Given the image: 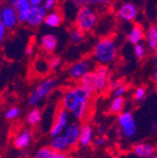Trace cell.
<instances>
[{"label": "cell", "instance_id": "1", "mask_svg": "<svg viewBox=\"0 0 157 158\" xmlns=\"http://www.w3.org/2000/svg\"><path fill=\"white\" fill-rule=\"evenodd\" d=\"M119 47L116 39L110 35L102 36L95 43L92 48V59L99 65L113 64L118 58Z\"/></svg>", "mask_w": 157, "mask_h": 158}, {"label": "cell", "instance_id": "2", "mask_svg": "<svg viewBox=\"0 0 157 158\" xmlns=\"http://www.w3.org/2000/svg\"><path fill=\"white\" fill-rule=\"evenodd\" d=\"M79 85L91 94L104 91L110 85V70L108 66L99 65L79 79Z\"/></svg>", "mask_w": 157, "mask_h": 158}, {"label": "cell", "instance_id": "3", "mask_svg": "<svg viewBox=\"0 0 157 158\" xmlns=\"http://www.w3.org/2000/svg\"><path fill=\"white\" fill-rule=\"evenodd\" d=\"M98 13H97L96 9L93 8V6L77 9L74 20L75 27L83 31L85 34L95 31V29H97V25H98Z\"/></svg>", "mask_w": 157, "mask_h": 158}, {"label": "cell", "instance_id": "4", "mask_svg": "<svg viewBox=\"0 0 157 158\" xmlns=\"http://www.w3.org/2000/svg\"><path fill=\"white\" fill-rule=\"evenodd\" d=\"M57 84H58V80L55 77H45L30 94L28 104L31 108L37 106L41 102H43L45 99H47L53 94V91L57 87Z\"/></svg>", "mask_w": 157, "mask_h": 158}, {"label": "cell", "instance_id": "5", "mask_svg": "<svg viewBox=\"0 0 157 158\" xmlns=\"http://www.w3.org/2000/svg\"><path fill=\"white\" fill-rule=\"evenodd\" d=\"M75 91H76V103H75L74 108L71 109V111L69 113L73 114L76 120H83L86 116L87 112H88V106L89 102L91 99V94L86 90V89L81 87L80 85H77L74 87Z\"/></svg>", "mask_w": 157, "mask_h": 158}, {"label": "cell", "instance_id": "6", "mask_svg": "<svg viewBox=\"0 0 157 158\" xmlns=\"http://www.w3.org/2000/svg\"><path fill=\"white\" fill-rule=\"evenodd\" d=\"M95 67L96 64L92 58L83 57V58L77 59L69 65L67 68V75L71 80H79L81 77L90 73Z\"/></svg>", "mask_w": 157, "mask_h": 158}, {"label": "cell", "instance_id": "7", "mask_svg": "<svg viewBox=\"0 0 157 158\" xmlns=\"http://www.w3.org/2000/svg\"><path fill=\"white\" fill-rule=\"evenodd\" d=\"M0 21L8 30V32H12L21 24L17 11L10 2H7L0 7Z\"/></svg>", "mask_w": 157, "mask_h": 158}, {"label": "cell", "instance_id": "8", "mask_svg": "<svg viewBox=\"0 0 157 158\" xmlns=\"http://www.w3.org/2000/svg\"><path fill=\"white\" fill-rule=\"evenodd\" d=\"M140 17V9L133 1H123L117 8V18L124 23H134Z\"/></svg>", "mask_w": 157, "mask_h": 158}, {"label": "cell", "instance_id": "9", "mask_svg": "<svg viewBox=\"0 0 157 158\" xmlns=\"http://www.w3.org/2000/svg\"><path fill=\"white\" fill-rule=\"evenodd\" d=\"M118 123L123 136L126 138H132L136 135L138 125L135 122L134 115L130 111H122L118 114Z\"/></svg>", "mask_w": 157, "mask_h": 158}, {"label": "cell", "instance_id": "10", "mask_svg": "<svg viewBox=\"0 0 157 158\" xmlns=\"http://www.w3.org/2000/svg\"><path fill=\"white\" fill-rule=\"evenodd\" d=\"M46 13L47 10L43 5L32 6L24 24H27L30 29H37L43 24Z\"/></svg>", "mask_w": 157, "mask_h": 158}, {"label": "cell", "instance_id": "11", "mask_svg": "<svg viewBox=\"0 0 157 158\" xmlns=\"http://www.w3.org/2000/svg\"><path fill=\"white\" fill-rule=\"evenodd\" d=\"M69 122H70V113L65 109L59 108L56 112V115H55L54 123H53L51 131H49V135L52 137H54V136L62 134L66 128V126L69 124Z\"/></svg>", "mask_w": 157, "mask_h": 158}, {"label": "cell", "instance_id": "12", "mask_svg": "<svg viewBox=\"0 0 157 158\" xmlns=\"http://www.w3.org/2000/svg\"><path fill=\"white\" fill-rule=\"evenodd\" d=\"M58 46V37L53 33H45L39 40V48L45 54H53Z\"/></svg>", "mask_w": 157, "mask_h": 158}, {"label": "cell", "instance_id": "13", "mask_svg": "<svg viewBox=\"0 0 157 158\" xmlns=\"http://www.w3.org/2000/svg\"><path fill=\"white\" fill-rule=\"evenodd\" d=\"M79 132H80V124L78 123H69L63 131V136L69 148H73L78 144Z\"/></svg>", "mask_w": 157, "mask_h": 158}, {"label": "cell", "instance_id": "14", "mask_svg": "<svg viewBox=\"0 0 157 158\" xmlns=\"http://www.w3.org/2000/svg\"><path fill=\"white\" fill-rule=\"evenodd\" d=\"M63 22H64V15L61 10L55 8V9L47 10L43 24L49 29H57L63 24Z\"/></svg>", "mask_w": 157, "mask_h": 158}, {"label": "cell", "instance_id": "15", "mask_svg": "<svg viewBox=\"0 0 157 158\" xmlns=\"http://www.w3.org/2000/svg\"><path fill=\"white\" fill-rule=\"evenodd\" d=\"M33 139L32 131L30 128H23L13 138V145L17 149H27Z\"/></svg>", "mask_w": 157, "mask_h": 158}, {"label": "cell", "instance_id": "16", "mask_svg": "<svg viewBox=\"0 0 157 158\" xmlns=\"http://www.w3.org/2000/svg\"><path fill=\"white\" fill-rule=\"evenodd\" d=\"M93 138H95V131L90 124L86 123L80 125V132H79V138L77 145L81 148H86L92 144Z\"/></svg>", "mask_w": 157, "mask_h": 158}, {"label": "cell", "instance_id": "17", "mask_svg": "<svg viewBox=\"0 0 157 158\" xmlns=\"http://www.w3.org/2000/svg\"><path fill=\"white\" fill-rule=\"evenodd\" d=\"M145 29L142 24H133L126 34V40L131 45L144 42Z\"/></svg>", "mask_w": 157, "mask_h": 158}, {"label": "cell", "instance_id": "18", "mask_svg": "<svg viewBox=\"0 0 157 158\" xmlns=\"http://www.w3.org/2000/svg\"><path fill=\"white\" fill-rule=\"evenodd\" d=\"M10 3L13 6V8L17 11L20 22L25 23V20H27L30 10H31V7H32V5L30 3L29 0H12Z\"/></svg>", "mask_w": 157, "mask_h": 158}, {"label": "cell", "instance_id": "19", "mask_svg": "<svg viewBox=\"0 0 157 158\" xmlns=\"http://www.w3.org/2000/svg\"><path fill=\"white\" fill-rule=\"evenodd\" d=\"M144 44L146 45L148 51L156 52L157 49V27L155 24H151L146 29L144 35Z\"/></svg>", "mask_w": 157, "mask_h": 158}, {"label": "cell", "instance_id": "20", "mask_svg": "<svg viewBox=\"0 0 157 158\" xmlns=\"http://www.w3.org/2000/svg\"><path fill=\"white\" fill-rule=\"evenodd\" d=\"M76 91H75L74 87H70V88H67L66 90H64L63 92V96L61 99V108L65 109L68 112L71 111V109L74 108L75 103H76Z\"/></svg>", "mask_w": 157, "mask_h": 158}, {"label": "cell", "instance_id": "21", "mask_svg": "<svg viewBox=\"0 0 157 158\" xmlns=\"http://www.w3.org/2000/svg\"><path fill=\"white\" fill-rule=\"evenodd\" d=\"M133 153L138 158H151L156 154V148L151 143H140L134 146Z\"/></svg>", "mask_w": 157, "mask_h": 158}, {"label": "cell", "instance_id": "22", "mask_svg": "<svg viewBox=\"0 0 157 158\" xmlns=\"http://www.w3.org/2000/svg\"><path fill=\"white\" fill-rule=\"evenodd\" d=\"M33 72L39 76H44L46 77L49 75V59H46L44 56H37L36 58L33 60L32 64Z\"/></svg>", "mask_w": 157, "mask_h": 158}, {"label": "cell", "instance_id": "23", "mask_svg": "<svg viewBox=\"0 0 157 158\" xmlns=\"http://www.w3.org/2000/svg\"><path fill=\"white\" fill-rule=\"evenodd\" d=\"M67 37H68V41L71 45L78 46V45H81L85 42L86 34H85L83 31H80L79 29H77L76 27H74L68 30V36Z\"/></svg>", "mask_w": 157, "mask_h": 158}, {"label": "cell", "instance_id": "24", "mask_svg": "<svg viewBox=\"0 0 157 158\" xmlns=\"http://www.w3.org/2000/svg\"><path fill=\"white\" fill-rule=\"evenodd\" d=\"M51 147L53 148L54 152H61V153H66L69 149L63 134H59V135H56L52 138Z\"/></svg>", "mask_w": 157, "mask_h": 158}, {"label": "cell", "instance_id": "25", "mask_svg": "<svg viewBox=\"0 0 157 158\" xmlns=\"http://www.w3.org/2000/svg\"><path fill=\"white\" fill-rule=\"evenodd\" d=\"M125 108V98L124 97H114L111 101L109 106V113L118 115L122 111H124Z\"/></svg>", "mask_w": 157, "mask_h": 158}, {"label": "cell", "instance_id": "26", "mask_svg": "<svg viewBox=\"0 0 157 158\" xmlns=\"http://www.w3.org/2000/svg\"><path fill=\"white\" fill-rule=\"evenodd\" d=\"M43 114H42V110L39 106H33L29 111L27 115V121L31 126H35L42 121Z\"/></svg>", "mask_w": 157, "mask_h": 158}, {"label": "cell", "instance_id": "27", "mask_svg": "<svg viewBox=\"0 0 157 158\" xmlns=\"http://www.w3.org/2000/svg\"><path fill=\"white\" fill-rule=\"evenodd\" d=\"M147 52H148V49H147V47H146V45L144 44V42L133 45V54H134V56L136 57V59H138V60L145 59V57L147 56Z\"/></svg>", "mask_w": 157, "mask_h": 158}, {"label": "cell", "instance_id": "28", "mask_svg": "<svg viewBox=\"0 0 157 158\" xmlns=\"http://www.w3.org/2000/svg\"><path fill=\"white\" fill-rule=\"evenodd\" d=\"M54 153L55 152L53 151V148L51 146H43V147L37 149L33 158H51Z\"/></svg>", "mask_w": 157, "mask_h": 158}, {"label": "cell", "instance_id": "29", "mask_svg": "<svg viewBox=\"0 0 157 158\" xmlns=\"http://www.w3.org/2000/svg\"><path fill=\"white\" fill-rule=\"evenodd\" d=\"M147 96V88L145 86H138L135 88L134 94H133V99L136 102H142Z\"/></svg>", "mask_w": 157, "mask_h": 158}, {"label": "cell", "instance_id": "30", "mask_svg": "<svg viewBox=\"0 0 157 158\" xmlns=\"http://www.w3.org/2000/svg\"><path fill=\"white\" fill-rule=\"evenodd\" d=\"M20 113H21V110H20L18 106H11L6 111L5 118L9 121H13V120H17L19 118Z\"/></svg>", "mask_w": 157, "mask_h": 158}, {"label": "cell", "instance_id": "31", "mask_svg": "<svg viewBox=\"0 0 157 158\" xmlns=\"http://www.w3.org/2000/svg\"><path fill=\"white\" fill-rule=\"evenodd\" d=\"M129 91V86L126 84H120L113 88V97H124Z\"/></svg>", "mask_w": 157, "mask_h": 158}, {"label": "cell", "instance_id": "32", "mask_svg": "<svg viewBox=\"0 0 157 158\" xmlns=\"http://www.w3.org/2000/svg\"><path fill=\"white\" fill-rule=\"evenodd\" d=\"M49 70H57L62 66V58L59 56H52L49 59Z\"/></svg>", "mask_w": 157, "mask_h": 158}, {"label": "cell", "instance_id": "33", "mask_svg": "<svg viewBox=\"0 0 157 158\" xmlns=\"http://www.w3.org/2000/svg\"><path fill=\"white\" fill-rule=\"evenodd\" d=\"M71 3L76 9L83 7H88V6H93V0H71Z\"/></svg>", "mask_w": 157, "mask_h": 158}, {"label": "cell", "instance_id": "34", "mask_svg": "<svg viewBox=\"0 0 157 158\" xmlns=\"http://www.w3.org/2000/svg\"><path fill=\"white\" fill-rule=\"evenodd\" d=\"M7 36H8V30L6 29L5 25H3L2 23H1V21H0V47L3 45Z\"/></svg>", "mask_w": 157, "mask_h": 158}, {"label": "cell", "instance_id": "35", "mask_svg": "<svg viewBox=\"0 0 157 158\" xmlns=\"http://www.w3.org/2000/svg\"><path fill=\"white\" fill-rule=\"evenodd\" d=\"M58 2H59V0H44L43 6L46 8V10H52V9L57 8Z\"/></svg>", "mask_w": 157, "mask_h": 158}, {"label": "cell", "instance_id": "36", "mask_svg": "<svg viewBox=\"0 0 157 158\" xmlns=\"http://www.w3.org/2000/svg\"><path fill=\"white\" fill-rule=\"evenodd\" d=\"M35 53V46L32 44H28L27 46H25L24 48V54L27 55V56H33Z\"/></svg>", "mask_w": 157, "mask_h": 158}, {"label": "cell", "instance_id": "37", "mask_svg": "<svg viewBox=\"0 0 157 158\" xmlns=\"http://www.w3.org/2000/svg\"><path fill=\"white\" fill-rule=\"evenodd\" d=\"M106 142H107L106 137H103V136H99V137L96 138L95 141H92V143L96 147H101V146H103L104 144H106Z\"/></svg>", "mask_w": 157, "mask_h": 158}, {"label": "cell", "instance_id": "38", "mask_svg": "<svg viewBox=\"0 0 157 158\" xmlns=\"http://www.w3.org/2000/svg\"><path fill=\"white\" fill-rule=\"evenodd\" d=\"M114 0H93V5H99V6H107L112 3Z\"/></svg>", "mask_w": 157, "mask_h": 158}, {"label": "cell", "instance_id": "39", "mask_svg": "<svg viewBox=\"0 0 157 158\" xmlns=\"http://www.w3.org/2000/svg\"><path fill=\"white\" fill-rule=\"evenodd\" d=\"M51 158H68V156H67L66 153H61V152H55L54 154H53V156H52Z\"/></svg>", "mask_w": 157, "mask_h": 158}, {"label": "cell", "instance_id": "40", "mask_svg": "<svg viewBox=\"0 0 157 158\" xmlns=\"http://www.w3.org/2000/svg\"><path fill=\"white\" fill-rule=\"evenodd\" d=\"M30 3L32 6H39V5H43L44 0H29Z\"/></svg>", "mask_w": 157, "mask_h": 158}, {"label": "cell", "instance_id": "41", "mask_svg": "<svg viewBox=\"0 0 157 158\" xmlns=\"http://www.w3.org/2000/svg\"><path fill=\"white\" fill-rule=\"evenodd\" d=\"M151 158H157V156H156V154H154V155H153V156H152V157H151Z\"/></svg>", "mask_w": 157, "mask_h": 158}, {"label": "cell", "instance_id": "42", "mask_svg": "<svg viewBox=\"0 0 157 158\" xmlns=\"http://www.w3.org/2000/svg\"><path fill=\"white\" fill-rule=\"evenodd\" d=\"M6 1H7V2H11V1H12V0H6Z\"/></svg>", "mask_w": 157, "mask_h": 158}, {"label": "cell", "instance_id": "43", "mask_svg": "<svg viewBox=\"0 0 157 158\" xmlns=\"http://www.w3.org/2000/svg\"><path fill=\"white\" fill-rule=\"evenodd\" d=\"M20 158H24V157H20Z\"/></svg>", "mask_w": 157, "mask_h": 158}]
</instances>
